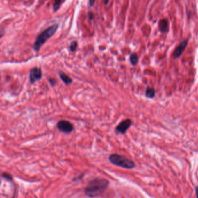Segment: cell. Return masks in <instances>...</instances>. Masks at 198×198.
Listing matches in <instances>:
<instances>
[{"label":"cell","instance_id":"cell-1","mask_svg":"<svg viewBox=\"0 0 198 198\" xmlns=\"http://www.w3.org/2000/svg\"><path fill=\"white\" fill-rule=\"evenodd\" d=\"M109 182L102 178H96L89 182L84 190V193L89 198H95L102 194L108 187Z\"/></svg>","mask_w":198,"mask_h":198},{"label":"cell","instance_id":"cell-2","mask_svg":"<svg viewBox=\"0 0 198 198\" xmlns=\"http://www.w3.org/2000/svg\"><path fill=\"white\" fill-rule=\"evenodd\" d=\"M58 27V24H54L45 30L37 37L33 45V49L35 52L39 51L41 47L56 33Z\"/></svg>","mask_w":198,"mask_h":198},{"label":"cell","instance_id":"cell-3","mask_svg":"<svg viewBox=\"0 0 198 198\" xmlns=\"http://www.w3.org/2000/svg\"><path fill=\"white\" fill-rule=\"evenodd\" d=\"M109 160L113 165L127 169H132L135 167V164L131 160L117 154H111Z\"/></svg>","mask_w":198,"mask_h":198},{"label":"cell","instance_id":"cell-4","mask_svg":"<svg viewBox=\"0 0 198 198\" xmlns=\"http://www.w3.org/2000/svg\"><path fill=\"white\" fill-rule=\"evenodd\" d=\"M56 127L59 131L66 134L71 133L74 129L72 123L65 120H61L59 121L56 125Z\"/></svg>","mask_w":198,"mask_h":198},{"label":"cell","instance_id":"cell-5","mask_svg":"<svg viewBox=\"0 0 198 198\" xmlns=\"http://www.w3.org/2000/svg\"><path fill=\"white\" fill-rule=\"evenodd\" d=\"M42 73L41 70L38 67H34L30 70L29 80L31 84L40 81L42 78Z\"/></svg>","mask_w":198,"mask_h":198},{"label":"cell","instance_id":"cell-6","mask_svg":"<svg viewBox=\"0 0 198 198\" xmlns=\"http://www.w3.org/2000/svg\"><path fill=\"white\" fill-rule=\"evenodd\" d=\"M132 124L130 119H127L121 122L115 128V132L119 134H125Z\"/></svg>","mask_w":198,"mask_h":198},{"label":"cell","instance_id":"cell-7","mask_svg":"<svg viewBox=\"0 0 198 198\" xmlns=\"http://www.w3.org/2000/svg\"><path fill=\"white\" fill-rule=\"evenodd\" d=\"M188 42V40H184L182 41L179 45V46L176 48L173 53V57L175 59L179 58L182 55V54L183 53L184 51L185 50V48L187 46Z\"/></svg>","mask_w":198,"mask_h":198},{"label":"cell","instance_id":"cell-8","mask_svg":"<svg viewBox=\"0 0 198 198\" xmlns=\"http://www.w3.org/2000/svg\"><path fill=\"white\" fill-rule=\"evenodd\" d=\"M169 21L166 19H161L159 23V30L162 32H166L169 31Z\"/></svg>","mask_w":198,"mask_h":198},{"label":"cell","instance_id":"cell-9","mask_svg":"<svg viewBox=\"0 0 198 198\" xmlns=\"http://www.w3.org/2000/svg\"><path fill=\"white\" fill-rule=\"evenodd\" d=\"M59 75L60 78L62 79V81L63 82V83L65 85H69L72 83L73 82L72 79L70 77H69L66 74L60 71L59 72Z\"/></svg>","mask_w":198,"mask_h":198},{"label":"cell","instance_id":"cell-10","mask_svg":"<svg viewBox=\"0 0 198 198\" xmlns=\"http://www.w3.org/2000/svg\"><path fill=\"white\" fill-rule=\"evenodd\" d=\"M156 90L154 88L148 87L145 91V95L148 99H153L155 96Z\"/></svg>","mask_w":198,"mask_h":198},{"label":"cell","instance_id":"cell-11","mask_svg":"<svg viewBox=\"0 0 198 198\" xmlns=\"http://www.w3.org/2000/svg\"><path fill=\"white\" fill-rule=\"evenodd\" d=\"M139 60V57L136 53H133L130 56V62L131 65L135 66L137 64Z\"/></svg>","mask_w":198,"mask_h":198},{"label":"cell","instance_id":"cell-12","mask_svg":"<svg viewBox=\"0 0 198 198\" xmlns=\"http://www.w3.org/2000/svg\"><path fill=\"white\" fill-rule=\"evenodd\" d=\"M61 2L62 0H55L53 5V9L54 11H57L61 5Z\"/></svg>","mask_w":198,"mask_h":198},{"label":"cell","instance_id":"cell-13","mask_svg":"<svg viewBox=\"0 0 198 198\" xmlns=\"http://www.w3.org/2000/svg\"><path fill=\"white\" fill-rule=\"evenodd\" d=\"M77 46H78V43L77 41H72L71 43H70V50L72 52H73L74 51H76V50L77 49Z\"/></svg>","mask_w":198,"mask_h":198},{"label":"cell","instance_id":"cell-14","mask_svg":"<svg viewBox=\"0 0 198 198\" xmlns=\"http://www.w3.org/2000/svg\"><path fill=\"white\" fill-rule=\"evenodd\" d=\"M49 82L51 84V85L52 86H54L56 85V80L54 78H49Z\"/></svg>","mask_w":198,"mask_h":198},{"label":"cell","instance_id":"cell-15","mask_svg":"<svg viewBox=\"0 0 198 198\" xmlns=\"http://www.w3.org/2000/svg\"><path fill=\"white\" fill-rule=\"evenodd\" d=\"M2 177H4V178H5L6 179H7V180H10V181H11V180H12V177L10 175H7V174H6V173L3 174V175H2Z\"/></svg>","mask_w":198,"mask_h":198},{"label":"cell","instance_id":"cell-16","mask_svg":"<svg viewBox=\"0 0 198 198\" xmlns=\"http://www.w3.org/2000/svg\"><path fill=\"white\" fill-rule=\"evenodd\" d=\"M95 0H89V6H92L94 5Z\"/></svg>","mask_w":198,"mask_h":198},{"label":"cell","instance_id":"cell-17","mask_svg":"<svg viewBox=\"0 0 198 198\" xmlns=\"http://www.w3.org/2000/svg\"><path fill=\"white\" fill-rule=\"evenodd\" d=\"M88 16H89V18L90 19V20H92L94 19V15H93V13H92L91 12H90L88 13Z\"/></svg>","mask_w":198,"mask_h":198},{"label":"cell","instance_id":"cell-18","mask_svg":"<svg viewBox=\"0 0 198 198\" xmlns=\"http://www.w3.org/2000/svg\"><path fill=\"white\" fill-rule=\"evenodd\" d=\"M195 193H196L197 198H198V186L196 187V189H195Z\"/></svg>","mask_w":198,"mask_h":198},{"label":"cell","instance_id":"cell-19","mask_svg":"<svg viewBox=\"0 0 198 198\" xmlns=\"http://www.w3.org/2000/svg\"><path fill=\"white\" fill-rule=\"evenodd\" d=\"M109 1V0H104V2L105 5H107Z\"/></svg>","mask_w":198,"mask_h":198}]
</instances>
